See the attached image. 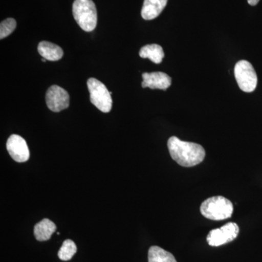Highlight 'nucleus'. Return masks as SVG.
<instances>
[{"instance_id": "39448f33", "label": "nucleus", "mask_w": 262, "mask_h": 262, "mask_svg": "<svg viewBox=\"0 0 262 262\" xmlns=\"http://www.w3.org/2000/svg\"><path fill=\"white\" fill-rule=\"evenodd\" d=\"M234 77L241 90L251 93L257 86V75L252 64L246 60L237 62L234 67Z\"/></svg>"}, {"instance_id": "a211bd4d", "label": "nucleus", "mask_w": 262, "mask_h": 262, "mask_svg": "<svg viewBox=\"0 0 262 262\" xmlns=\"http://www.w3.org/2000/svg\"><path fill=\"white\" fill-rule=\"evenodd\" d=\"M46 61H47V60H46V58H42V62H46Z\"/></svg>"}, {"instance_id": "ddd939ff", "label": "nucleus", "mask_w": 262, "mask_h": 262, "mask_svg": "<svg viewBox=\"0 0 262 262\" xmlns=\"http://www.w3.org/2000/svg\"><path fill=\"white\" fill-rule=\"evenodd\" d=\"M139 56L142 58H149L153 63L159 64L163 61L164 51L163 48L159 45H147L141 48Z\"/></svg>"}, {"instance_id": "f3484780", "label": "nucleus", "mask_w": 262, "mask_h": 262, "mask_svg": "<svg viewBox=\"0 0 262 262\" xmlns=\"http://www.w3.org/2000/svg\"><path fill=\"white\" fill-rule=\"evenodd\" d=\"M258 2H259V0H248V4L251 5V6H255V5H257Z\"/></svg>"}, {"instance_id": "4468645a", "label": "nucleus", "mask_w": 262, "mask_h": 262, "mask_svg": "<svg viewBox=\"0 0 262 262\" xmlns=\"http://www.w3.org/2000/svg\"><path fill=\"white\" fill-rule=\"evenodd\" d=\"M149 262H177L172 253L158 246H151L148 252Z\"/></svg>"}, {"instance_id": "1a4fd4ad", "label": "nucleus", "mask_w": 262, "mask_h": 262, "mask_svg": "<svg viewBox=\"0 0 262 262\" xmlns=\"http://www.w3.org/2000/svg\"><path fill=\"white\" fill-rule=\"evenodd\" d=\"M143 89L149 88L151 89L167 90L171 85L172 80L167 74L161 72H151L142 75Z\"/></svg>"}, {"instance_id": "7ed1b4c3", "label": "nucleus", "mask_w": 262, "mask_h": 262, "mask_svg": "<svg viewBox=\"0 0 262 262\" xmlns=\"http://www.w3.org/2000/svg\"><path fill=\"white\" fill-rule=\"evenodd\" d=\"M201 212L202 215L208 220H225L232 216L233 205L225 196H212L202 203Z\"/></svg>"}, {"instance_id": "f257e3e1", "label": "nucleus", "mask_w": 262, "mask_h": 262, "mask_svg": "<svg viewBox=\"0 0 262 262\" xmlns=\"http://www.w3.org/2000/svg\"><path fill=\"white\" fill-rule=\"evenodd\" d=\"M168 147L172 159L186 168L195 166L206 157L203 146L195 143L183 141L176 136L168 139Z\"/></svg>"}, {"instance_id": "20e7f679", "label": "nucleus", "mask_w": 262, "mask_h": 262, "mask_svg": "<svg viewBox=\"0 0 262 262\" xmlns=\"http://www.w3.org/2000/svg\"><path fill=\"white\" fill-rule=\"evenodd\" d=\"M91 103L102 113H108L113 107L111 92L105 84L95 78H90L87 82Z\"/></svg>"}, {"instance_id": "9b49d317", "label": "nucleus", "mask_w": 262, "mask_h": 262, "mask_svg": "<svg viewBox=\"0 0 262 262\" xmlns=\"http://www.w3.org/2000/svg\"><path fill=\"white\" fill-rule=\"evenodd\" d=\"M37 50L39 55L48 61H58L61 59L63 56V52L61 48L47 41H42L39 42Z\"/></svg>"}, {"instance_id": "f03ea898", "label": "nucleus", "mask_w": 262, "mask_h": 262, "mask_svg": "<svg viewBox=\"0 0 262 262\" xmlns=\"http://www.w3.org/2000/svg\"><path fill=\"white\" fill-rule=\"evenodd\" d=\"M72 13L76 22L84 32L94 31L97 25V10L93 0H75Z\"/></svg>"}, {"instance_id": "f8f14e48", "label": "nucleus", "mask_w": 262, "mask_h": 262, "mask_svg": "<svg viewBox=\"0 0 262 262\" xmlns=\"http://www.w3.org/2000/svg\"><path fill=\"white\" fill-rule=\"evenodd\" d=\"M56 230V225L51 220L44 219L34 226V237L38 241H48Z\"/></svg>"}, {"instance_id": "9d476101", "label": "nucleus", "mask_w": 262, "mask_h": 262, "mask_svg": "<svg viewBox=\"0 0 262 262\" xmlns=\"http://www.w3.org/2000/svg\"><path fill=\"white\" fill-rule=\"evenodd\" d=\"M168 0H144L141 16L144 20H152L159 16L166 6Z\"/></svg>"}, {"instance_id": "dca6fc26", "label": "nucleus", "mask_w": 262, "mask_h": 262, "mask_svg": "<svg viewBox=\"0 0 262 262\" xmlns=\"http://www.w3.org/2000/svg\"><path fill=\"white\" fill-rule=\"evenodd\" d=\"M16 28V21L15 19L9 18L5 19L0 24V39L8 37L14 32Z\"/></svg>"}, {"instance_id": "423d86ee", "label": "nucleus", "mask_w": 262, "mask_h": 262, "mask_svg": "<svg viewBox=\"0 0 262 262\" xmlns=\"http://www.w3.org/2000/svg\"><path fill=\"white\" fill-rule=\"evenodd\" d=\"M238 225L234 222H229L221 228L211 230L207 236V242L213 247H218L233 241L239 234Z\"/></svg>"}, {"instance_id": "0eeeda50", "label": "nucleus", "mask_w": 262, "mask_h": 262, "mask_svg": "<svg viewBox=\"0 0 262 262\" xmlns=\"http://www.w3.org/2000/svg\"><path fill=\"white\" fill-rule=\"evenodd\" d=\"M46 99L48 108L54 113H59L70 106V95L58 85H52L48 89Z\"/></svg>"}, {"instance_id": "6e6552de", "label": "nucleus", "mask_w": 262, "mask_h": 262, "mask_svg": "<svg viewBox=\"0 0 262 262\" xmlns=\"http://www.w3.org/2000/svg\"><path fill=\"white\" fill-rule=\"evenodd\" d=\"M6 146L10 156L17 163H24L29 160L30 154L28 146L21 136L15 134L10 136Z\"/></svg>"}, {"instance_id": "2eb2a0df", "label": "nucleus", "mask_w": 262, "mask_h": 262, "mask_svg": "<svg viewBox=\"0 0 262 262\" xmlns=\"http://www.w3.org/2000/svg\"><path fill=\"white\" fill-rule=\"evenodd\" d=\"M76 252H77V246L75 242L71 239H66L58 251V258L62 261H69L73 257Z\"/></svg>"}]
</instances>
